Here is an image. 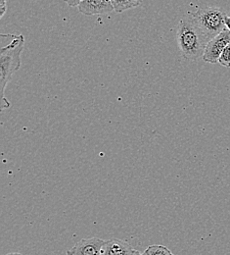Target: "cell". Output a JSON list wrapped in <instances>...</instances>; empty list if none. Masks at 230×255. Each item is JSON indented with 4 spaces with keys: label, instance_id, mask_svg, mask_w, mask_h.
<instances>
[{
    "label": "cell",
    "instance_id": "1",
    "mask_svg": "<svg viewBox=\"0 0 230 255\" xmlns=\"http://www.w3.org/2000/svg\"><path fill=\"white\" fill-rule=\"evenodd\" d=\"M25 46V36L23 34H12L10 42L2 43L0 48V88H1V110L10 106L5 97V90L12 76L21 67V54Z\"/></svg>",
    "mask_w": 230,
    "mask_h": 255
},
{
    "label": "cell",
    "instance_id": "2",
    "mask_svg": "<svg viewBox=\"0 0 230 255\" xmlns=\"http://www.w3.org/2000/svg\"><path fill=\"white\" fill-rule=\"evenodd\" d=\"M176 40L181 55L192 61L203 57L208 43L189 12L184 15L178 24Z\"/></svg>",
    "mask_w": 230,
    "mask_h": 255
},
{
    "label": "cell",
    "instance_id": "3",
    "mask_svg": "<svg viewBox=\"0 0 230 255\" xmlns=\"http://www.w3.org/2000/svg\"><path fill=\"white\" fill-rule=\"evenodd\" d=\"M189 13L208 42L227 29L226 17L228 15L219 7L205 6Z\"/></svg>",
    "mask_w": 230,
    "mask_h": 255
},
{
    "label": "cell",
    "instance_id": "4",
    "mask_svg": "<svg viewBox=\"0 0 230 255\" xmlns=\"http://www.w3.org/2000/svg\"><path fill=\"white\" fill-rule=\"evenodd\" d=\"M230 43V31L227 28L207 43L202 57L203 60L207 63H219L224 50Z\"/></svg>",
    "mask_w": 230,
    "mask_h": 255
},
{
    "label": "cell",
    "instance_id": "5",
    "mask_svg": "<svg viewBox=\"0 0 230 255\" xmlns=\"http://www.w3.org/2000/svg\"><path fill=\"white\" fill-rule=\"evenodd\" d=\"M77 9L85 16L108 14L115 10L111 0H83Z\"/></svg>",
    "mask_w": 230,
    "mask_h": 255
},
{
    "label": "cell",
    "instance_id": "6",
    "mask_svg": "<svg viewBox=\"0 0 230 255\" xmlns=\"http://www.w3.org/2000/svg\"><path fill=\"white\" fill-rule=\"evenodd\" d=\"M104 242L98 238L83 239L77 243L71 252L73 255H101Z\"/></svg>",
    "mask_w": 230,
    "mask_h": 255
},
{
    "label": "cell",
    "instance_id": "7",
    "mask_svg": "<svg viewBox=\"0 0 230 255\" xmlns=\"http://www.w3.org/2000/svg\"><path fill=\"white\" fill-rule=\"evenodd\" d=\"M133 251L129 243L119 239H112L104 242L101 255H131Z\"/></svg>",
    "mask_w": 230,
    "mask_h": 255
},
{
    "label": "cell",
    "instance_id": "8",
    "mask_svg": "<svg viewBox=\"0 0 230 255\" xmlns=\"http://www.w3.org/2000/svg\"><path fill=\"white\" fill-rule=\"evenodd\" d=\"M117 13H123L127 10L135 8L141 4L143 0H111Z\"/></svg>",
    "mask_w": 230,
    "mask_h": 255
},
{
    "label": "cell",
    "instance_id": "9",
    "mask_svg": "<svg viewBox=\"0 0 230 255\" xmlns=\"http://www.w3.org/2000/svg\"><path fill=\"white\" fill-rule=\"evenodd\" d=\"M145 253L147 255H174L166 247L160 246V245H154V246L148 247Z\"/></svg>",
    "mask_w": 230,
    "mask_h": 255
},
{
    "label": "cell",
    "instance_id": "10",
    "mask_svg": "<svg viewBox=\"0 0 230 255\" xmlns=\"http://www.w3.org/2000/svg\"><path fill=\"white\" fill-rule=\"evenodd\" d=\"M219 63L225 67H228L230 68V43L226 47V49L224 50L220 60H219Z\"/></svg>",
    "mask_w": 230,
    "mask_h": 255
},
{
    "label": "cell",
    "instance_id": "11",
    "mask_svg": "<svg viewBox=\"0 0 230 255\" xmlns=\"http://www.w3.org/2000/svg\"><path fill=\"white\" fill-rule=\"evenodd\" d=\"M7 10V0H0V18H2Z\"/></svg>",
    "mask_w": 230,
    "mask_h": 255
},
{
    "label": "cell",
    "instance_id": "12",
    "mask_svg": "<svg viewBox=\"0 0 230 255\" xmlns=\"http://www.w3.org/2000/svg\"><path fill=\"white\" fill-rule=\"evenodd\" d=\"M83 0H64L68 6L70 7H77Z\"/></svg>",
    "mask_w": 230,
    "mask_h": 255
},
{
    "label": "cell",
    "instance_id": "13",
    "mask_svg": "<svg viewBox=\"0 0 230 255\" xmlns=\"http://www.w3.org/2000/svg\"><path fill=\"white\" fill-rule=\"evenodd\" d=\"M226 25H227V28L230 31V16H227L226 17Z\"/></svg>",
    "mask_w": 230,
    "mask_h": 255
},
{
    "label": "cell",
    "instance_id": "14",
    "mask_svg": "<svg viewBox=\"0 0 230 255\" xmlns=\"http://www.w3.org/2000/svg\"><path fill=\"white\" fill-rule=\"evenodd\" d=\"M141 255V254L138 252V251H133V253H132V255Z\"/></svg>",
    "mask_w": 230,
    "mask_h": 255
},
{
    "label": "cell",
    "instance_id": "15",
    "mask_svg": "<svg viewBox=\"0 0 230 255\" xmlns=\"http://www.w3.org/2000/svg\"><path fill=\"white\" fill-rule=\"evenodd\" d=\"M7 255H21V254H19V253H10V254H8Z\"/></svg>",
    "mask_w": 230,
    "mask_h": 255
},
{
    "label": "cell",
    "instance_id": "16",
    "mask_svg": "<svg viewBox=\"0 0 230 255\" xmlns=\"http://www.w3.org/2000/svg\"><path fill=\"white\" fill-rule=\"evenodd\" d=\"M66 255H73V254H72V252H71V251H68V252H67Z\"/></svg>",
    "mask_w": 230,
    "mask_h": 255
},
{
    "label": "cell",
    "instance_id": "17",
    "mask_svg": "<svg viewBox=\"0 0 230 255\" xmlns=\"http://www.w3.org/2000/svg\"><path fill=\"white\" fill-rule=\"evenodd\" d=\"M141 255H147V254H146V253H145V252H144V253H143V254H141Z\"/></svg>",
    "mask_w": 230,
    "mask_h": 255
}]
</instances>
